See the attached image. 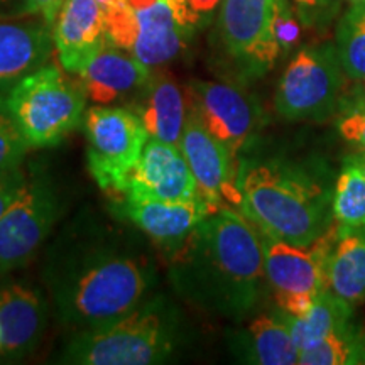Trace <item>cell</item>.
Segmentation results:
<instances>
[{
	"label": "cell",
	"instance_id": "cell-1",
	"mask_svg": "<svg viewBox=\"0 0 365 365\" xmlns=\"http://www.w3.org/2000/svg\"><path fill=\"white\" fill-rule=\"evenodd\" d=\"M43 279L58 322L85 331L117 322L144 303L156 286L158 271L130 234L86 220L73 222L53 242Z\"/></svg>",
	"mask_w": 365,
	"mask_h": 365
},
{
	"label": "cell",
	"instance_id": "cell-2",
	"mask_svg": "<svg viewBox=\"0 0 365 365\" xmlns=\"http://www.w3.org/2000/svg\"><path fill=\"white\" fill-rule=\"evenodd\" d=\"M168 264L175 293L215 317L244 319L269 291L259 230L232 207L205 217Z\"/></svg>",
	"mask_w": 365,
	"mask_h": 365
},
{
	"label": "cell",
	"instance_id": "cell-3",
	"mask_svg": "<svg viewBox=\"0 0 365 365\" xmlns=\"http://www.w3.org/2000/svg\"><path fill=\"white\" fill-rule=\"evenodd\" d=\"M239 210L261 234L294 245H309L333 223L325 180L286 159H240L237 166Z\"/></svg>",
	"mask_w": 365,
	"mask_h": 365
},
{
	"label": "cell",
	"instance_id": "cell-4",
	"mask_svg": "<svg viewBox=\"0 0 365 365\" xmlns=\"http://www.w3.org/2000/svg\"><path fill=\"white\" fill-rule=\"evenodd\" d=\"M181 309L166 294H153L135 309L105 327L75 331L59 364L153 365L166 364L185 345Z\"/></svg>",
	"mask_w": 365,
	"mask_h": 365
},
{
	"label": "cell",
	"instance_id": "cell-5",
	"mask_svg": "<svg viewBox=\"0 0 365 365\" xmlns=\"http://www.w3.org/2000/svg\"><path fill=\"white\" fill-rule=\"evenodd\" d=\"M9 107L31 149L54 148L83 122L86 93L81 81L56 66H43L7 95Z\"/></svg>",
	"mask_w": 365,
	"mask_h": 365
},
{
	"label": "cell",
	"instance_id": "cell-6",
	"mask_svg": "<svg viewBox=\"0 0 365 365\" xmlns=\"http://www.w3.org/2000/svg\"><path fill=\"white\" fill-rule=\"evenodd\" d=\"M267 286L281 312L301 317L328 289V259L339 239L331 227L309 245H294L261 234Z\"/></svg>",
	"mask_w": 365,
	"mask_h": 365
},
{
	"label": "cell",
	"instance_id": "cell-7",
	"mask_svg": "<svg viewBox=\"0 0 365 365\" xmlns=\"http://www.w3.org/2000/svg\"><path fill=\"white\" fill-rule=\"evenodd\" d=\"M335 44L308 46L282 73L274 95L277 115L291 122H325L339 108L345 88Z\"/></svg>",
	"mask_w": 365,
	"mask_h": 365
},
{
	"label": "cell",
	"instance_id": "cell-8",
	"mask_svg": "<svg viewBox=\"0 0 365 365\" xmlns=\"http://www.w3.org/2000/svg\"><path fill=\"white\" fill-rule=\"evenodd\" d=\"M83 132L91 178L103 191L122 195L149 139L144 124L127 107L95 105L85 112Z\"/></svg>",
	"mask_w": 365,
	"mask_h": 365
},
{
	"label": "cell",
	"instance_id": "cell-9",
	"mask_svg": "<svg viewBox=\"0 0 365 365\" xmlns=\"http://www.w3.org/2000/svg\"><path fill=\"white\" fill-rule=\"evenodd\" d=\"M61 210L56 185L33 164L17 198L0 218V277L27 266L53 232Z\"/></svg>",
	"mask_w": 365,
	"mask_h": 365
},
{
	"label": "cell",
	"instance_id": "cell-10",
	"mask_svg": "<svg viewBox=\"0 0 365 365\" xmlns=\"http://www.w3.org/2000/svg\"><path fill=\"white\" fill-rule=\"evenodd\" d=\"M276 0H223L218 34L228 58L250 78H259L276 65L281 53Z\"/></svg>",
	"mask_w": 365,
	"mask_h": 365
},
{
	"label": "cell",
	"instance_id": "cell-11",
	"mask_svg": "<svg viewBox=\"0 0 365 365\" xmlns=\"http://www.w3.org/2000/svg\"><path fill=\"white\" fill-rule=\"evenodd\" d=\"M188 108L200 118L230 156L239 159L240 150L254 139L262 124V108L249 91L222 81L191 80L186 88Z\"/></svg>",
	"mask_w": 365,
	"mask_h": 365
},
{
	"label": "cell",
	"instance_id": "cell-12",
	"mask_svg": "<svg viewBox=\"0 0 365 365\" xmlns=\"http://www.w3.org/2000/svg\"><path fill=\"white\" fill-rule=\"evenodd\" d=\"M180 148L198 185L200 196L212 212L222 207L239 208L240 191L237 186L235 159L190 108Z\"/></svg>",
	"mask_w": 365,
	"mask_h": 365
},
{
	"label": "cell",
	"instance_id": "cell-13",
	"mask_svg": "<svg viewBox=\"0 0 365 365\" xmlns=\"http://www.w3.org/2000/svg\"><path fill=\"white\" fill-rule=\"evenodd\" d=\"M110 210L117 218L130 222L156 242L166 255L175 252L191 230L212 213L203 198L176 203L130 195H120L110 205Z\"/></svg>",
	"mask_w": 365,
	"mask_h": 365
},
{
	"label": "cell",
	"instance_id": "cell-14",
	"mask_svg": "<svg viewBox=\"0 0 365 365\" xmlns=\"http://www.w3.org/2000/svg\"><path fill=\"white\" fill-rule=\"evenodd\" d=\"M122 195L176 203L202 198L180 145L163 143L153 137L145 143Z\"/></svg>",
	"mask_w": 365,
	"mask_h": 365
},
{
	"label": "cell",
	"instance_id": "cell-15",
	"mask_svg": "<svg viewBox=\"0 0 365 365\" xmlns=\"http://www.w3.org/2000/svg\"><path fill=\"white\" fill-rule=\"evenodd\" d=\"M48 328V301L38 287L22 281H0V357L26 359L38 349Z\"/></svg>",
	"mask_w": 365,
	"mask_h": 365
},
{
	"label": "cell",
	"instance_id": "cell-16",
	"mask_svg": "<svg viewBox=\"0 0 365 365\" xmlns=\"http://www.w3.org/2000/svg\"><path fill=\"white\" fill-rule=\"evenodd\" d=\"M86 98L97 105L127 102L144 88L153 73L130 53L105 44L78 73Z\"/></svg>",
	"mask_w": 365,
	"mask_h": 365
},
{
	"label": "cell",
	"instance_id": "cell-17",
	"mask_svg": "<svg viewBox=\"0 0 365 365\" xmlns=\"http://www.w3.org/2000/svg\"><path fill=\"white\" fill-rule=\"evenodd\" d=\"M61 66L78 73L107 44L105 14L97 0H65L53 31Z\"/></svg>",
	"mask_w": 365,
	"mask_h": 365
},
{
	"label": "cell",
	"instance_id": "cell-18",
	"mask_svg": "<svg viewBox=\"0 0 365 365\" xmlns=\"http://www.w3.org/2000/svg\"><path fill=\"white\" fill-rule=\"evenodd\" d=\"M46 21L0 22V93L44 66L54 41Z\"/></svg>",
	"mask_w": 365,
	"mask_h": 365
},
{
	"label": "cell",
	"instance_id": "cell-19",
	"mask_svg": "<svg viewBox=\"0 0 365 365\" xmlns=\"http://www.w3.org/2000/svg\"><path fill=\"white\" fill-rule=\"evenodd\" d=\"M134 14L135 43L130 54L153 68L175 59L185 48V34L170 0H127Z\"/></svg>",
	"mask_w": 365,
	"mask_h": 365
},
{
	"label": "cell",
	"instance_id": "cell-20",
	"mask_svg": "<svg viewBox=\"0 0 365 365\" xmlns=\"http://www.w3.org/2000/svg\"><path fill=\"white\" fill-rule=\"evenodd\" d=\"M129 108L140 118L149 137L180 145L188 118V100L171 76H150L130 100Z\"/></svg>",
	"mask_w": 365,
	"mask_h": 365
},
{
	"label": "cell",
	"instance_id": "cell-21",
	"mask_svg": "<svg viewBox=\"0 0 365 365\" xmlns=\"http://www.w3.org/2000/svg\"><path fill=\"white\" fill-rule=\"evenodd\" d=\"M230 346L237 357L247 364L293 365L299 360V349L279 313L254 318Z\"/></svg>",
	"mask_w": 365,
	"mask_h": 365
},
{
	"label": "cell",
	"instance_id": "cell-22",
	"mask_svg": "<svg viewBox=\"0 0 365 365\" xmlns=\"http://www.w3.org/2000/svg\"><path fill=\"white\" fill-rule=\"evenodd\" d=\"M327 274L328 289L350 307L365 301V228L339 230Z\"/></svg>",
	"mask_w": 365,
	"mask_h": 365
},
{
	"label": "cell",
	"instance_id": "cell-23",
	"mask_svg": "<svg viewBox=\"0 0 365 365\" xmlns=\"http://www.w3.org/2000/svg\"><path fill=\"white\" fill-rule=\"evenodd\" d=\"M352 312L354 307H350L339 296L333 294L330 289H327L314 299L312 308L301 317H293L281 309L279 314L289 327L294 344L301 352L303 349L327 339L333 333L349 330Z\"/></svg>",
	"mask_w": 365,
	"mask_h": 365
},
{
	"label": "cell",
	"instance_id": "cell-24",
	"mask_svg": "<svg viewBox=\"0 0 365 365\" xmlns=\"http://www.w3.org/2000/svg\"><path fill=\"white\" fill-rule=\"evenodd\" d=\"M331 213L340 232L365 228V175L354 158L346 159L336 178Z\"/></svg>",
	"mask_w": 365,
	"mask_h": 365
},
{
	"label": "cell",
	"instance_id": "cell-25",
	"mask_svg": "<svg viewBox=\"0 0 365 365\" xmlns=\"http://www.w3.org/2000/svg\"><path fill=\"white\" fill-rule=\"evenodd\" d=\"M336 53L346 78L365 85V9L350 6L336 26Z\"/></svg>",
	"mask_w": 365,
	"mask_h": 365
},
{
	"label": "cell",
	"instance_id": "cell-26",
	"mask_svg": "<svg viewBox=\"0 0 365 365\" xmlns=\"http://www.w3.org/2000/svg\"><path fill=\"white\" fill-rule=\"evenodd\" d=\"M301 365H362L365 364V341L352 328L333 333L327 339L299 352Z\"/></svg>",
	"mask_w": 365,
	"mask_h": 365
},
{
	"label": "cell",
	"instance_id": "cell-27",
	"mask_svg": "<svg viewBox=\"0 0 365 365\" xmlns=\"http://www.w3.org/2000/svg\"><path fill=\"white\" fill-rule=\"evenodd\" d=\"M29 149L26 137L12 115L7 97L0 93V173L22 166Z\"/></svg>",
	"mask_w": 365,
	"mask_h": 365
},
{
	"label": "cell",
	"instance_id": "cell-28",
	"mask_svg": "<svg viewBox=\"0 0 365 365\" xmlns=\"http://www.w3.org/2000/svg\"><path fill=\"white\" fill-rule=\"evenodd\" d=\"M223 0H170L171 11L185 38L210 24Z\"/></svg>",
	"mask_w": 365,
	"mask_h": 365
},
{
	"label": "cell",
	"instance_id": "cell-29",
	"mask_svg": "<svg viewBox=\"0 0 365 365\" xmlns=\"http://www.w3.org/2000/svg\"><path fill=\"white\" fill-rule=\"evenodd\" d=\"M296 17L303 27H327L335 19L340 0H293Z\"/></svg>",
	"mask_w": 365,
	"mask_h": 365
},
{
	"label": "cell",
	"instance_id": "cell-30",
	"mask_svg": "<svg viewBox=\"0 0 365 365\" xmlns=\"http://www.w3.org/2000/svg\"><path fill=\"white\" fill-rule=\"evenodd\" d=\"M339 132L346 143L365 150V103L355 105L340 117Z\"/></svg>",
	"mask_w": 365,
	"mask_h": 365
},
{
	"label": "cell",
	"instance_id": "cell-31",
	"mask_svg": "<svg viewBox=\"0 0 365 365\" xmlns=\"http://www.w3.org/2000/svg\"><path fill=\"white\" fill-rule=\"evenodd\" d=\"M26 178L27 171L22 166L0 173V218L17 198L21 188L24 186Z\"/></svg>",
	"mask_w": 365,
	"mask_h": 365
},
{
	"label": "cell",
	"instance_id": "cell-32",
	"mask_svg": "<svg viewBox=\"0 0 365 365\" xmlns=\"http://www.w3.org/2000/svg\"><path fill=\"white\" fill-rule=\"evenodd\" d=\"M63 4H65V0H29V12L31 16H41L43 21L53 26Z\"/></svg>",
	"mask_w": 365,
	"mask_h": 365
},
{
	"label": "cell",
	"instance_id": "cell-33",
	"mask_svg": "<svg viewBox=\"0 0 365 365\" xmlns=\"http://www.w3.org/2000/svg\"><path fill=\"white\" fill-rule=\"evenodd\" d=\"M31 16L29 0H0V21Z\"/></svg>",
	"mask_w": 365,
	"mask_h": 365
},
{
	"label": "cell",
	"instance_id": "cell-34",
	"mask_svg": "<svg viewBox=\"0 0 365 365\" xmlns=\"http://www.w3.org/2000/svg\"><path fill=\"white\" fill-rule=\"evenodd\" d=\"M276 4H277V7H279V12H282V14L293 12L289 7V0H276Z\"/></svg>",
	"mask_w": 365,
	"mask_h": 365
},
{
	"label": "cell",
	"instance_id": "cell-35",
	"mask_svg": "<svg viewBox=\"0 0 365 365\" xmlns=\"http://www.w3.org/2000/svg\"><path fill=\"white\" fill-rule=\"evenodd\" d=\"M352 158L355 159V161H357L359 168L364 171V175H365V150H362V153L357 154V156H352Z\"/></svg>",
	"mask_w": 365,
	"mask_h": 365
},
{
	"label": "cell",
	"instance_id": "cell-36",
	"mask_svg": "<svg viewBox=\"0 0 365 365\" xmlns=\"http://www.w3.org/2000/svg\"><path fill=\"white\" fill-rule=\"evenodd\" d=\"M350 6H365V0H345Z\"/></svg>",
	"mask_w": 365,
	"mask_h": 365
},
{
	"label": "cell",
	"instance_id": "cell-37",
	"mask_svg": "<svg viewBox=\"0 0 365 365\" xmlns=\"http://www.w3.org/2000/svg\"><path fill=\"white\" fill-rule=\"evenodd\" d=\"M97 2L100 4V6H102V9L103 7H107L108 6V4H112L113 2V0H97Z\"/></svg>",
	"mask_w": 365,
	"mask_h": 365
},
{
	"label": "cell",
	"instance_id": "cell-38",
	"mask_svg": "<svg viewBox=\"0 0 365 365\" xmlns=\"http://www.w3.org/2000/svg\"><path fill=\"white\" fill-rule=\"evenodd\" d=\"M362 7H364V9H365V6H362Z\"/></svg>",
	"mask_w": 365,
	"mask_h": 365
}]
</instances>
